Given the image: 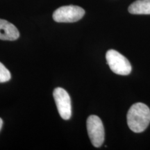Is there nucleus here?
<instances>
[{"mask_svg":"<svg viewBox=\"0 0 150 150\" xmlns=\"http://www.w3.org/2000/svg\"><path fill=\"white\" fill-rule=\"evenodd\" d=\"M127 125L135 133H141L147 128L150 122V109L141 102L133 104L127 115Z\"/></svg>","mask_w":150,"mask_h":150,"instance_id":"f257e3e1","label":"nucleus"},{"mask_svg":"<svg viewBox=\"0 0 150 150\" xmlns=\"http://www.w3.org/2000/svg\"><path fill=\"white\" fill-rule=\"evenodd\" d=\"M106 59L110 70L115 74L128 75L131 73L132 67L130 62L116 50H108L106 52Z\"/></svg>","mask_w":150,"mask_h":150,"instance_id":"f03ea898","label":"nucleus"},{"mask_svg":"<svg viewBox=\"0 0 150 150\" xmlns=\"http://www.w3.org/2000/svg\"><path fill=\"white\" fill-rule=\"evenodd\" d=\"M88 134L91 143L95 147H99L104 141V127L101 119L98 116H89L86 122Z\"/></svg>","mask_w":150,"mask_h":150,"instance_id":"7ed1b4c3","label":"nucleus"},{"mask_svg":"<svg viewBox=\"0 0 150 150\" xmlns=\"http://www.w3.org/2000/svg\"><path fill=\"white\" fill-rule=\"evenodd\" d=\"M85 11L78 6L69 5L60 7L54 11L53 19L57 22H75L83 18Z\"/></svg>","mask_w":150,"mask_h":150,"instance_id":"20e7f679","label":"nucleus"},{"mask_svg":"<svg viewBox=\"0 0 150 150\" xmlns=\"http://www.w3.org/2000/svg\"><path fill=\"white\" fill-rule=\"evenodd\" d=\"M53 96L60 116L65 120L70 119L72 115V106L67 92L62 88H56L53 92Z\"/></svg>","mask_w":150,"mask_h":150,"instance_id":"39448f33","label":"nucleus"},{"mask_svg":"<svg viewBox=\"0 0 150 150\" xmlns=\"http://www.w3.org/2000/svg\"><path fill=\"white\" fill-rule=\"evenodd\" d=\"M20 37L16 27L5 20L0 19V39L3 40H16Z\"/></svg>","mask_w":150,"mask_h":150,"instance_id":"423d86ee","label":"nucleus"},{"mask_svg":"<svg viewBox=\"0 0 150 150\" xmlns=\"http://www.w3.org/2000/svg\"><path fill=\"white\" fill-rule=\"evenodd\" d=\"M128 10L134 15H150V0H137L129 6Z\"/></svg>","mask_w":150,"mask_h":150,"instance_id":"0eeeda50","label":"nucleus"},{"mask_svg":"<svg viewBox=\"0 0 150 150\" xmlns=\"http://www.w3.org/2000/svg\"><path fill=\"white\" fill-rule=\"evenodd\" d=\"M11 75L8 69L0 62V83L8 81L11 79Z\"/></svg>","mask_w":150,"mask_h":150,"instance_id":"6e6552de","label":"nucleus"},{"mask_svg":"<svg viewBox=\"0 0 150 150\" xmlns=\"http://www.w3.org/2000/svg\"><path fill=\"white\" fill-rule=\"evenodd\" d=\"M2 125H3V120L1 117H0V131H1V128H2Z\"/></svg>","mask_w":150,"mask_h":150,"instance_id":"1a4fd4ad","label":"nucleus"}]
</instances>
